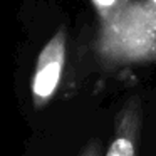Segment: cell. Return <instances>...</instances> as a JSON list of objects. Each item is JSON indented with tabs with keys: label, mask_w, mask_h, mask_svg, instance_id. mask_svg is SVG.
I'll list each match as a JSON object with an SVG mask.
<instances>
[{
	"label": "cell",
	"mask_w": 156,
	"mask_h": 156,
	"mask_svg": "<svg viewBox=\"0 0 156 156\" xmlns=\"http://www.w3.org/2000/svg\"><path fill=\"white\" fill-rule=\"evenodd\" d=\"M66 37L62 32L52 37V41L42 49L35 67V76L32 82V91L37 104H42L52 96L61 79L62 66H64Z\"/></svg>",
	"instance_id": "6da1fadb"
},
{
	"label": "cell",
	"mask_w": 156,
	"mask_h": 156,
	"mask_svg": "<svg viewBox=\"0 0 156 156\" xmlns=\"http://www.w3.org/2000/svg\"><path fill=\"white\" fill-rule=\"evenodd\" d=\"M106 154L108 156H131V154H134L133 141L129 138H124V136H118L112 141V144L108 148Z\"/></svg>",
	"instance_id": "7a4b0ae2"
},
{
	"label": "cell",
	"mask_w": 156,
	"mask_h": 156,
	"mask_svg": "<svg viewBox=\"0 0 156 156\" xmlns=\"http://www.w3.org/2000/svg\"><path fill=\"white\" fill-rule=\"evenodd\" d=\"M98 5H101V7H109V5L114 4V0H94Z\"/></svg>",
	"instance_id": "3957f363"
},
{
	"label": "cell",
	"mask_w": 156,
	"mask_h": 156,
	"mask_svg": "<svg viewBox=\"0 0 156 156\" xmlns=\"http://www.w3.org/2000/svg\"><path fill=\"white\" fill-rule=\"evenodd\" d=\"M153 2H154V4H156V0H153Z\"/></svg>",
	"instance_id": "277c9868"
}]
</instances>
